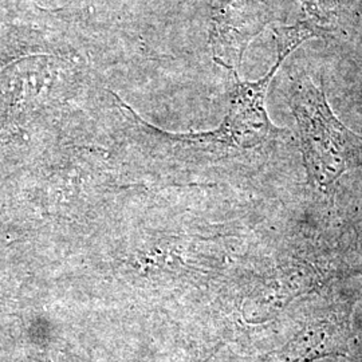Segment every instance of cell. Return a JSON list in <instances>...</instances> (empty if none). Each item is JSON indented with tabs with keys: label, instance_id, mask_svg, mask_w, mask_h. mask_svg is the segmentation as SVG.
Here are the masks:
<instances>
[{
	"label": "cell",
	"instance_id": "cell-1",
	"mask_svg": "<svg viewBox=\"0 0 362 362\" xmlns=\"http://www.w3.org/2000/svg\"><path fill=\"white\" fill-rule=\"evenodd\" d=\"M290 106L309 184L325 194L350 169L362 165V137L348 129L326 101L324 88L308 76L294 79Z\"/></svg>",
	"mask_w": 362,
	"mask_h": 362
},
{
	"label": "cell",
	"instance_id": "cell-2",
	"mask_svg": "<svg viewBox=\"0 0 362 362\" xmlns=\"http://www.w3.org/2000/svg\"><path fill=\"white\" fill-rule=\"evenodd\" d=\"M270 22L266 0H212L209 45L214 61L238 71L250 43Z\"/></svg>",
	"mask_w": 362,
	"mask_h": 362
},
{
	"label": "cell",
	"instance_id": "cell-3",
	"mask_svg": "<svg viewBox=\"0 0 362 362\" xmlns=\"http://www.w3.org/2000/svg\"><path fill=\"white\" fill-rule=\"evenodd\" d=\"M351 308L337 306L310 318L272 362H314L327 357H349Z\"/></svg>",
	"mask_w": 362,
	"mask_h": 362
},
{
	"label": "cell",
	"instance_id": "cell-4",
	"mask_svg": "<svg viewBox=\"0 0 362 362\" xmlns=\"http://www.w3.org/2000/svg\"><path fill=\"white\" fill-rule=\"evenodd\" d=\"M322 274L310 263H288L281 267L264 287L260 303L266 308V314H276L293 299L310 293L322 284Z\"/></svg>",
	"mask_w": 362,
	"mask_h": 362
},
{
	"label": "cell",
	"instance_id": "cell-5",
	"mask_svg": "<svg viewBox=\"0 0 362 362\" xmlns=\"http://www.w3.org/2000/svg\"><path fill=\"white\" fill-rule=\"evenodd\" d=\"M341 0H300L302 19L320 33L321 37L330 35L334 30Z\"/></svg>",
	"mask_w": 362,
	"mask_h": 362
}]
</instances>
